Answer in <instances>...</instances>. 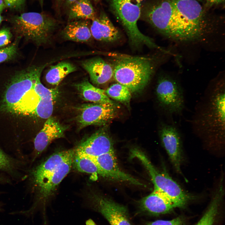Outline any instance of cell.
<instances>
[{"mask_svg": "<svg viewBox=\"0 0 225 225\" xmlns=\"http://www.w3.org/2000/svg\"><path fill=\"white\" fill-rule=\"evenodd\" d=\"M117 106L96 103L83 104L78 108L77 120L82 129L91 125H103L114 118Z\"/></svg>", "mask_w": 225, "mask_h": 225, "instance_id": "8fae6325", "label": "cell"}, {"mask_svg": "<svg viewBox=\"0 0 225 225\" xmlns=\"http://www.w3.org/2000/svg\"><path fill=\"white\" fill-rule=\"evenodd\" d=\"M6 7L12 9H18L24 3L25 0H3Z\"/></svg>", "mask_w": 225, "mask_h": 225, "instance_id": "1f68e13d", "label": "cell"}, {"mask_svg": "<svg viewBox=\"0 0 225 225\" xmlns=\"http://www.w3.org/2000/svg\"><path fill=\"white\" fill-rule=\"evenodd\" d=\"M81 65L88 72L91 81L94 84H105L113 78L112 65L100 58H94L82 61Z\"/></svg>", "mask_w": 225, "mask_h": 225, "instance_id": "ac0fdd59", "label": "cell"}, {"mask_svg": "<svg viewBox=\"0 0 225 225\" xmlns=\"http://www.w3.org/2000/svg\"><path fill=\"white\" fill-rule=\"evenodd\" d=\"M157 99L168 116L180 115L185 108L183 90L179 82L168 76L158 79L155 89Z\"/></svg>", "mask_w": 225, "mask_h": 225, "instance_id": "ba28073f", "label": "cell"}, {"mask_svg": "<svg viewBox=\"0 0 225 225\" xmlns=\"http://www.w3.org/2000/svg\"><path fill=\"white\" fill-rule=\"evenodd\" d=\"M68 128V126L61 124L54 117L51 116L47 118L34 139L33 160L44 151L53 141L64 137Z\"/></svg>", "mask_w": 225, "mask_h": 225, "instance_id": "5bb4252c", "label": "cell"}, {"mask_svg": "<svg viewBox=\"0 0 225 225\" xmlns=\"http://www.w3.org/2000/svg\"><path fill=\"white\" fill-rule=\"evenodd\" d=\"M78 0H65L66 5L71 6Z\"/></svg>", "mask_w": 225, "mask_h": 225, "instance_id": "836d02e7", "label": "cell"}, {"mask_svg": "<svg viewBox=\"0 0 225 225\" xmlns=\"http://www.w3.org/2000/svg\"><path fill=\"white\" fill-rule=\"evenodd\" d=\"M114 151L112 141L103 128L82 141L75 149V153L92 158Z\"/></svg>", "mask_w": 225, "mask_h": 225, "instance_id": "4fadbf2b", "label": "cell"}, {"mask_svg": "<svg viewBox=\"0 0 225 225\" xmlns=\"http://www.w3.org/2000/svg\"><path fill=\"white\" fill-rule=\"evenodd\" d=\"M77 69L76 67L73 64L62 61L51 66L46 75V80L50 84L58 85L67 75Z\"/></svg>", "mask_w": 225, "mask_h": 225, "instance_id": "603a6c76", "label": "cell"}, {"mask_svg": "<svg viewBox=\"0 0 225 225\" xmlns=\"http://www.w3.org/2000/svg\"><path fill=\"white\" fill-rule=\"evenodd\" d=\"M5 179L2 176L0 175V183L3 182L5 181Z\"/></svg>", "mask_w": 225, "mask_h": 225, "instance_id": "d590c367", "label": "cell"}, {"mask_svg": "<svg viewBox=\"0 0 225 225\" xmlns=\"http://www.w3.org/2000/svg\"><path fill=\"white\" fill-rule=\"evenodd\" d=\"M3 20V17L1 15V12H0V24Z\"/></svg>", "mask_w": 225, "mask_h": 225, "instance_id": "8d00e7d4", "label": "cell"}, {"mask_svg": "<svg viewBox=\"0 0 225 225\" xmlns=\"http://www.w3.org/2000/svg\"><path fill=\"white\" fill-rule=\"evenodd\" d=\"M90 29L92 37L99 41L113 42L121 38L119 31L103 12L92 21Z\"/></svg>", "mask_w": 225, "mask_h": 225, "instance_id": "d6986e66", "label": "cell"}, {"mask_svg": "<svg viewBox=\"0 0 225 225\" xmlns=\"http://www.w3.org/2000/svg\"><path fill=\"white\" fill-rule=\"evenodd\" d=\"M91 158L104 172L106 178L137 185H143L138 180L120 169L117 162L114 151L98 157Z\"/></svg>", "mask_w": 225, "mask_h": 225, "instance_id": "2e32d148", "label": "cell"}, {"mask_svg": "<svg viewBox=\"0 0 225 225\" xmlns=\"http://www.w3.org/2000/svg\"><path fill=\"white\" fill-rule=\"evenodd\" d=\"M111 3L116 15L125 30L130 45L137 48L146 45L163 51L162 48L151 38L142 34L138 28L141 0H111Z\"/></svg>", "mask_w": 225, "mask_h": 225, "instance_id": "8992f818", "label": "cell"}, {"mask_svg": "<svg viewBox=\"0 0 225 225\" xmlns=\"http://www.w3.org/2000/svg\"><path fill=\"white\" fill-rule=\"evenodd\" d=\"M192 132L210 147H221L225 135L224 79L214 81L195 106L190 120Z\"/></svg>", "mask_w": 225, "mask_h": 225, "instance_id": "7a4b0ae2", "label": "cell"}, {"mask_svg": "<svg viewBox=\"0 0 225 225\" xmlns=\"http://www.w3.org/2000/svg\"><path fill=\"white\" fill-rule=\"evenodd\" d=\"M160 140L170 158L178 172H181L182 160L181 135L178 128L172 123H162L159 131Z\"/></svg>", "mask_w": 225, "mask_h": 225, "instance_id": "7c38bea8", "label": "cell"}, {"mask_svg": "<svg viewBox=\"0 0 225 225\" xmlns=\"http://www.w3.org/2000/svg\"><path fill=\"white\" fill-rule=\"evenodd\" d=\"M72 165L78 171L89 174H98L103 177L105 176L97 164L91 157L75 153Z\"/></svg>", "mask_w": 225, "mask_h": 225, "instance_id": "d4e9b609", "label": "cell"}, {"mask_svg": "<svg viewBox=\"0 0 225 225\" xmlns=\"http://www.w3.org/2000/svg\"><path fill=\"white\" fill-rule=\"evenodd\" d=\"M64 0H57V2L60 4L64 1Z\"/></svg>", "mask_w": 225, "mask_h": 225, "instance_id": "74e56055", "label": "cell"}, {"mask_svg": "<svg viewBox=\"0 0 225 225\" xmlns=\"http://www.w3.org/2000/svg\"><path fill=\"white\" fill-rule=\"evenodd\" d=\"M74 86L81 97L86 101L117 106L106 95L105 90L95 87L87 79L74 84Z\"/></svg>", "mask_w": 225, "mask_h": 225, "instance_id": "7402d4cb", "label": "cell"}, {"mask_svg": "<svg viewBox=\"0 0 225 225\" xmlns=\"http://www.w3.org/2000/svg\"><path fill=\"white\" fill-rule=\"evenodd\" d=\"M75 152L71 155L57 168L45 182L36 191V197L32 206L22 211V215L30 216L39 207L44 209L47 202L54 193L58 187L70 171Z\"/></svg>", "mask_w": 225, "mask_h": 225, "instance_id": "9c48e42d", "label": "cell"}, {"mask_svg": "<svg viewBox=\"0 0 225 225\" xmlns=\"http://www.w3.org/2000/svg\"><path fill=\"white\" fill-rule=\"evenodd\" d=\"M197 0V1H200V0Z\"/></svg>", "mask_w": 225, "mask_h": 225, "instance_id": "60d3db41", "label": "cell"}, {"mask_svg": "<svg viewBox=\"0 0 225 225\" xmlns=\"http://www.w3.org/2000/svg\"><path fill=\"white\" fill-rule=\"evenodd\" d=\"M11 22L18 36L31 41L38 46L50 41L57 25L56 20L48 15L34 12L15 16Z\"/></svg>", "mask_w": 225, "mask_h": 225, "instance_id": "5b68a950", "label": "cell"}, {"mask_svg": "<svg viewBox=\"0 0 225 225\" xmlns=\"http://www.w3.org/2000/svg\"><path fill=\"white\" fill-rule=\"evenodd\" d=\"M154 60L143 57L125 56L115 59L113 78L131 93L142 90L149 82L155 68Z\"/></svg>", "mask_w": 225, "mask_h": 225, "instance_id": "277c9868", "label": "cell"}, {"mask_svg": "<svg viewBox=\"0 0 225 225\" xmlns=\"http://www.w3.org/2000/svg\"><path fill=\"white\" fill-rule=\"evenodd\" d=\"M222 185L220 184L208 209L195 225H213L217 214L218 206L223 195Z\"/></svg>", "mask_w": 225, "mask_h": 225, "instance_id": "484cf974", "label": "cell"}, {"mask_svg": "<svg viewBox=\"0 0 225 225\" xmlns=\"http://www.w3.org/2000/svg\"><path fill=\"white\" fill-rule=\"evenodd\" d=\"M90 25L88 20L71 21L62 31L61 34L64 39L79 42L89 41L92 36Z\"/></svg>", "mask_w": 225, "mask_h": 225, "instance_id": "44dd1931", "label": "cell"}, {"mask_svg": "<svg viewBox=\"0 0 225 225\" xmlns=\"http://www.w3.org/2000/svg\"><path fill=\"white\" fill-rule=\"evenodd\" d=\"M130 152L131 157L137 158L148 171L154 188L165 194L176 208H182L186 205L189 198V196L167 172H160L157 170L141 150L135 148Z\"/></svg>", "mask_w": 225, "mask_h": 225, "instance_id": "52a82bcc", "label": "cell"}, {"mask_svg": "<svg viewBox=\"0 0 225 225\" xmlns=\"http://www.w3.org/2000/svg\"><path fill=\"white\" fill-rule=\"evenodd\" d=\"M92 225H97L95 223L92 224Z\"/></svg>", "mask_w": 225, "mask_h": 225, "instance_id": "ab89813d", "label": "cell"}, {"mask_svg": "<svg viewBox=\"0 0 225 225\" xmlns=\"http://www.w3.org/2000/svg\"><path fill=\"white\" fill-rule=\"evenodd\" d=\"M21 37L18 36L14 42L7 47L0 49V63L14 58L18 54V47Z\"/></svg>", "mask_w": 225, "mask_h": 225, "instance_id": "83f0119b", "label": "cell"}, {"mask_svg": "<svg viewBox=\"0 0 225 225\" xmlns=\"http://www.w3.org/2000/svg\"><path fill=\"white\" fill-rule=\"evenodd\" d=\"M178 11L188 22L205 35L208 32L202 7L196 0H172Z\"/></svg>", "mask_w": 225, "mask_h": 225, "instance_id": "e0dca14e", "label": "cell"}, {"mask_svg": "<svg viewBox=\"0 0 225 225\" xmlns=\"http://www.w3.org/2000/svg\"><path fill=\"white\" fill-rule=\"evenodd\" d=\"M143 17L160 33L173 39L192 41L204 36L182 16L172 0H162L148 4L144 9Z\"/></svg>", "mask_w": 225, "mask_h": 225, "instance_id": "3957f363", "label": "cell"}, {"mask_svg": "<svg viewBox=\"0 0 225 225\" xmlns=\"http://www.w3.org/2000/svg\"><path fill=\"white\" fill-rule=\"evenodd\" d=\"M106 95L112 98L128 105L131 98V92L125 86L118 83L113 84L105 91Z\"/></svg>", "mask_w": 225, "mask_h": 225, "instance_id": "4316f807", "label": "cell"}, {"mask_svg": "<svg viewBox=\"0 0 225 225\" xmlns=\"http://www.w3.org/2000/svg\"><path fill=\"white\" fill-rule=\"evenodd\" d=\"M2 205H1V203H0V212L2 210Z\"/></svg>", "mask_w": 225, "mask_h": 225, "instance_id": "f35d334b", "label": "cell"}, {"mask_svg": "<svg viewBox=\"0 0 225 225\" xmlns=\"http://www.w3.org/2000/svg\"><path fill=\"white\" fill-rule=\"evenodd\" d=\"M87 198L91 208L101 213L111 225H132L124 206L97 194H90Z\"/></svg>", "mask_w": 225, "mask_h": 225, "instance_id": "30bf717a", "label": "cell"}, {"mask_svg": "<svg viewBox=\"0 0 225 225\" xmlns=\"http://www.w3.org/2000/svg\"><path fill=\"white\" fill-rule=\"evenodd\" d=\"M12 36L9 28H4L0 30V47L8 44L10 42Z\"/></svg>", "mask_w": 225, "mask_h": 225, "instance_id": "f546056e", "label": "cell"}, {"mask_svg": "<svg viewBox=\"0 0 225 225\" xmlns=\"http://www.w3.org/2000/svg\"><path fill=\"white\" fill-rule=\"evenodd\" d=\"M41 0V1H42V0Z\"/></svg>", "mask_w": 225, "mask_h": 225, "instance_id": "b9f144b4", "label": "cell"}, {"mask_svg": "<svg viewBox=\"0 0 225 225\" xmlns=\"http://www.w3.org/2000/svg\"><path fill=\"white\" fill-rule=\"evenodd\" d=\"M95 13L89 0H78L70 6L68 20H90L95 18Z\"/></svg>", "mask_w": 225, "mask_h": 225, "instance_id": "cb8c5ba5", "label": "cell"}, {"mask_svg": "<svg viewBox=\"0 0 225 225\" xmlns=\"http://www.w3.org/2000/svg\"><path fill=\"white\" fill-rule=\"evenodd\" d=\"M224 0H206L207 3L209 6L220 4Z\"/></svg>", "mask_w": 225, "mask_h": 225, "instance_id": "d6a6232c", "label": "cell"}, {"mask_svg": "<svg viewBox=\"0 0 225 225\" xmlns=\"http://www.w3.org/2000/svg\"><path fill=\"white\" fill-rule=\"evenodd\" d=\"M18 161L6 154L0 148V170L12 173L18 168Z\"/></svg>", "mask_w": 225, "mask_h": 225, "instance_id": "f1b7e54d", "label": "cell"}, {"mask_svg": "<svg viewBox=\"0 0 225 225\" xmlns=\"http://www.w3.org/2000/svg\"><path fill=\"white\" fill-rule=\"evenodd\" d=\"M74 152L75 149H71L54 153L37 166L30 174L35 190L40 187L58 166Z\"/></svg>", "mask_w": 225, "mask_h": 225, "instance_id": "9a60e30c", "label": "cell"}, {"mask_svg": "<svg viewBox=\"0 0 225 225\" xmlns=\"http://www.w3.org/2000/svg\"><path fill=\"white\" fill-rule=\"evenodd\" d=\"M145 225H183L182 219L179 217L170 220H158L147 223Z\"/></svg>", "mask_w": 225, "mask_h": 225, "instance_id": "4dcf8cb0", "label": "cell"}, {"mask_svg": "<svg viewBox=\"0 0 225 225\" xmlns=\"http://www.w3.org/2000/svg\"><path fill=\"white\" fill-rule=\"evenodd\" d=\"M45 66H32L17 72L6 88L0 109L42 119L51 117L59 92L58 88H47L41 82Z\"/></svg>", "mask_w": 225, "mask_h": 225, "instance_id": "6da1fadb", "label": "cell"}, {"mask_svg": "<svg viewBox=\"0 0 225 225\" xmlns=\"http://www.w3.org/2000/svg\"><path fill=\"white\" fill-rule=\"evenodd\" d=\"M140 205L144 211L154 215L167 213L176 208L165 194L155 188L151 194L142 199Z\"/></svg>", "mask_w": 225, "mask_h": 225, "instance_id": "ffe728a7", "label": "cell"}, {"mask_svg": "<svg viewBox=\"0 0 225 225\" xmlns=\"http://www.w3.org/2000/svg\"><path fill=\"white\" fill-rule=\"evenodd\" d=\"M6 7L3 0H0V12L1 13Z\"/></svg>", "mask_w": 225, "mask_h": 225, "instance_id": "e575fe53", "label": "cell"}]
</instances>
